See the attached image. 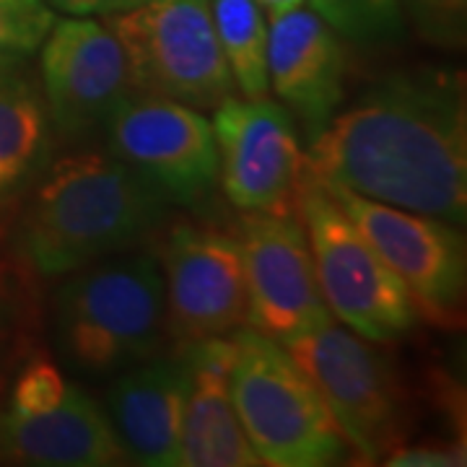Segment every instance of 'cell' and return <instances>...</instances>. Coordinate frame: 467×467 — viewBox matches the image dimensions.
I'll return each mask as SVG.
<instances>
[{
  "label": "cell",
  "mask_w": 467,
  "mask_h": 467,
  "mask_svg": "<svg viewBox=\"0 0 467 467\" xmlns=\"http://www.w3.org/2000/svg\"><path fill=\"white\" fill-rule=\"evenodd\" d=\"M304 169L319 182L462 226L467 216L462 73L423 67L382 78L309 143Z\"/></svg>",
  "instance_id": "6da1fadb"
},
{
  "label": "cell",
  "mask_w": 467,
  "mask_h": 467,
  "mask_svg": "<svg viewBox=\"0 0 467 467\" xmlns=\"http://www.w3.org/2000/svg\"><path fill=\"white\" fill-rule=\"evenodd\" d=\"M169 201L112 153H70L39 177L21 218V252L42 278L81 267L146 239Z\"/></svg>",
  "instance_id": "7a4b0ae2"
},
{
  "label": "cell",
  "mask_w": 467,
  "mask_h": 467,
  "mask_svg": "<svg viewBox=\"0 0 467 467\" xmlns=\"http://www.w3.org/2000/svg\"><path fill=\"white\" fill-rule=\"evenodd\" d=\"M66 278L55 296V333L73 367L109 374L161 346L167 301L153 254H112Z\"/></svg>",
  "instance_id": "3957f363"
},
{
  "label": "cell",
  "mask_w": 467,
  "mask_h": 467,
  "mask_svg": "<svg viewBox=\"0 0 467 467\" xmlns=\"http://www.w3.org/2000/svg\"><path fill=\"white\" fill-rule=\"evenodd\" d=\"M229 384L260 465L327 467L348 454L330 408L284 343L252 327L236 330Z\"/></svg>",
  "instance_id": "277c9868"
},
{
  "label": "cell",
  "mask_w": 467,
  "mask_h": 467,
  "mask_svg": "<svg viewBox=\"0 0 467 467\" xmlns=\"http://www.w3.org/2000/svg\"><path fill=\"white\" fill-rule=\"evenodd\" d=\"M296 213L312 250L322 299L333 317L374 343H389L408 333L418 312L405 284L337 205L327 184L306 169L296 192Z\"/></svg>",
  "instance_id": "5b68a950"
},
{
  "label": "cell",
  "mask_w": 467,
  "mask_h": 467,
  "mask_svg": "<svg viewBox=\"0 0 467 467\" xmlns=\"http://www.w3.org/2000/svg\"><path fill=\"white\" fill-rule=\"evenodd\" d=\"M125 52L135 91L216 109L234 94L211 0H143L104 16Z\"/></svg>",
  "instance_id": "8992f818"
},
{
  "label": "cell",
  "mask_w": 467,
  "mask_h": 467,
  "mask_svg": "<svg viewBox=\"0 0 467 467\" xmlns=\"http://www.w3.org/2000/svg\"><path fill=\"white\" fill-rule=\"evenodd\" d=\"M327 190L405 284L418 315L447 330L460 327L467 291V244L460 226L337 184H327Z\"/></svg>",
  "instance_id": "52a82bcc"
},
{
  "label": "cell",
  "mask_w": 467,
  "mask_h": 467,
  "mask_svg": "<svg viewBox=\"0 0 467 467\" xmlns=\"http://www.w3.org/2000/svg\"><path fill=\"white\" fill-rule=\"evenodd\" d=\"M284 346L319 389L348 450L367 462L387 457L398 439L400 410L382 356L333 319Z\"/></svg>",
  "instance_id": "ba28073f"
},
{
  "label": "cell",
  "mask_w": 467,
  "mask_h": 467,
  "mask_svg": "<svg viewBox=\"0 0 467 467\" xmlns=\"http://www.w3.org/2000/svg\"><path fill=\"white\" fill-rule=\"evenodd\" d=\"M109 153L169 202L202 201L218 180L211 119L182 101L133 91L107 119Z\"/></svg>",
  "instance_id": "9c48e42d"
},
{
  "label": "cell",
  "mask_w": 467,
  "mask_h": 467,
  "mask_svg": "<svg viewBox=\"0 0 467 467\" xmlns=\"http://www.w3.org/2000/svg\"><path fill=\"white\" fill-rule=\"evenodd\" d=\"M218 149V180L239 211H296L304 150L284 104L270 97H226L211 119Z\"/></svg>",
  "instance_id": "30bf717a"
},
{
  "label": "cell",
  "mask_w": 467,
  "mask_h": 467,
  "mask_svg": "<svg viewBox=\"0 0 467 467\" xmlns=\"http://www.w3.org/2000/svg\"><path fill=\"white\" fill-rule=\"evenodd\" d=\"M234 239L244 267L252 330L285 343L333 319L299 218L242 211Z\"/></svg>",
  "instance_id": "8fae6325"
},
{
  "label": "cell",
  "mask_w": 467,
  "mask_h": 467,
  "mask_svg": "<svg viewBox=\"0 0 467 467\" xmlns=\"http://www.w3.org/2000/svg\"><path fill=\"white\" fill-rule=\"evenodd\" d=\"M167 335L180 346L247 327L250 301L239 244L229 234L177 223L161 252Z\"/></svg>",
  "instance_id": "7c38bea8"
},
{
  "label": "cell",
  "mask_w": 467,
  "mask_h": 467,
  "mask_svg": "<svg viewBox=\"0 0 467 467\" xmlns=\"http://www.w3.org/2000/svg\"><path fill=\"white\" fill-rule=\"evenodd\" d=\"M39 70L52 130L67 140L104 128L119 101L135 91L115 34L88 16L52 24L39 47Z\"/></svg>",
  "instance_id": "4fadbf2b"
},
{
  "label": "cell",
  "mask_w": 467,
  "mask_h": 467,
  "mask_svg": "<svg viewBox=\"0 0 467 467\" xmlns=\"http://www.w3.org/2000/svg\"><path fill=\"white\" fill-rule=\"evenodd\" d=\"M270 21L267 81L312 143L346 101L348 52L343 36L315 11L294 8Z\"/></svg>",
  "instance_id": "5bb4252c"
},
{
  "label": "cell",
  "mask_w": 467,
  "mask_h": 467,
  "mask_svg": "<svg viewBox=\"0 0 467 467\" xmlns=\"http://www.w3.org/2000/svg\"><path fill=\"white\" fill-rule=\"evenodd\" d=\"M184 382L180 467H257L232 400L234 340L208 337L180 346Z\"/></svg>",
  "instance_id": "9a60e30c"
},
{
  "label": "cell",
  "mask_w": 467,
  "mask_h": 467,
  "mask_svg": "<svg viewBox=\"0 0 467 467\" xmlns=\"http://www.w3.org/2000/svg\"><path fill=\"white\" fill-rule=\"evenodd\" d=\"M0 462L36 467H112L128 462L107 413L81 387L67 384L57 408L24 416L0 410Z\"/></svg>",
  "instance_id": "2e32d148"
},
{
  "label": "cell",
  "mask_w": 467,
  "mask_h": 467,
  "mask_svg": "<svg viewBox=\"0 0 467 467\" xmlns=\"http://www.w3.org/2000/svg\"><path fill=\"white\" fill-rule=\"evenodd\" d=\"M187 371L180 356L138 361L107 392V418L125 460L180 467V423Z\"/></svg>",
  "instance_id": "e0dca14e"
},
{
  "label": "cell",
  "mask_w": 467,
  "mask_h": 467,
  "mask_svg": "<svg viewBox=\"0 0 467 467\" xmlns=\"http://www.w3.org/2000/svg\"><path fill=\"white\" fill-rule=\"evenodd\" d=\"M52 135L42 86L24 66L0 67V205L42 177L50 161Z\"/></svg>",
  "instance_id": "ac0fdd59"
},
{
  "label": "cell",
  "mask_w": 467,
  "mask_h": 467,
  "mask_svg": "<svg viewBox=\"0 0 467 467\" xmlns=\"http://www.w3.org/2000/svg\"><path fill=\"white\" fill-rule=\"evenodd\" d=\"M218 45L234 86L247 99L270 94L267 81V24L257 0H211Z\"/></svg>",
  "instance_id": "d6986e66"
},
{
  "label": "cell",
  "mask_w": 467,
  "mask_h": 467,
  "mask_svg": "<svg viewBox=\"0 0 467 467\" xmlns=\"http://www.w3.org/2000/svg\"><path fill=\"white\" fill-rule=\"evenodd\" d=\"M312 8L356 45H382L402 34V0H312Z\"/></svg>",
  "instance_id": "ffe728a7"
},
{
  "label": "cell",
  "mask_w": 467,
  "mask_h": 467,
  "mask_svg": "<svg viewBox=\"0 0 467 467\" xmlns=\"http://www.w3.org/2000/svg\"><path fill=\"white\" fill-rule=\"evenodd\" d=\"M55 21L47 0H0V67L26 66Z\"/></svg>",
  "instance_id": "44dd1931"
},
{
  "label": "cell",
  "mask_w": 467,
  "mask_h": 467,
  "mask_svg": "<svg viewBox=\"0 0 467 467\" xmlns=\"http://www.w3.org/2000/svg\"><path fill=\"white\" fill-rule=\"evenodd\" d=\"M67 392V382L63 379L60 368L36 358L29 367L21 368L16 384L11 389V402L8 408L24 413V416H36V413H47L52 408H57Z\"/></svg>",
  "instance_id": "7402d4cb"
},
{
  "label": "cell",
  "mask_w": 467,
  "mask_h": 467,
  "mask_svg": "<svg viewBox=\"0 0 467 467\" xmlns=\"http://www.w3.org/2000/svg\"><path fill=\"white\" fill-rule=\"evenodd\" d=\"M418 32L439 47H460L465 42L467 0H402Z\"/></svg>",
  "instance_id": "603a6c76"
},
{
  "label": "cell",
  "mask_w": 467,
  "mask_h": 467,
  "mask_svg": "<svg viewBox=\"0 0 467 467\" xmlns=\"http://www.w3.org/2000/svg\"><path fill=\"white\" fill-rule=\"evenodd\" d=\"M392 467H454L465 465V447H408L387 451Z\"/></svg>",
  "instance_id": "cb8c5ba5"
},
{
  "label": "cell",
  "mask_w": 467,
  "mask_h": 467,
  "mask_svg": "<svg viewBox=\"0 0 467 467\" xmlns=\"http://www.w3.org/2000/svg\"><path fill=\"white\" fill-rule=\"evenodd\" d=\"M52 11H60L66 16H112L128 8H135L143 0H47Z\"/></svg>",
  "instance_id": "d4e9b609"
},
{
  "label": "cell",
  "mask_w": 467,
  "mask_h": 467,
  "mask_svg": "<svg viewBox=\"0 0 467 467\" xmlns=\"http://www.w3.org/2000/svg\"><path fill=\"white\" fill-rule=\"evenodd\" d=\"M260 3V8L265 11L270 18H278L288 14V11H294V8H301V3L304 0H257Z\"/></svg>",
  "instance_id": "484cf974"
},
{
  "label": "cell",
  "mask_w": 467,
  "mask_h": 467,
  "mask_svg": "<svg viewBox=\"0 0 467 467\" xmlns=\"http://www.w3.org/2000/svg\"><path fill=\"white\" fill-rule=\"evenodd\" d=\"M11 306H14V294H11L5 275L0 273V327L11 319Z\"/></svg>",
  "instance_id": "4316f807"
},
{
  "label": "cell",
  "mask_w": 467,
  "mask_h": 467,
  "mask_svg": "<svg viewBox=\"0 0 467 467\" xmlns=\"http://www.w3.org/2000/svg\"><path fill=\"white\" fill-rule=\"evenodd\" d=\"M0 353H3V348H0Z\"/></svg>",
  "instance_id": "83f0119b"
}]
</instances>
